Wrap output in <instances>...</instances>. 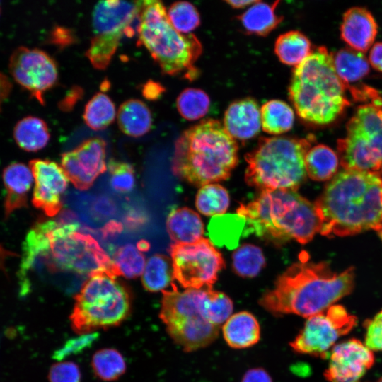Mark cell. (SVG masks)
<instances>
[{"label":"cell","instance_id":"cell-28","mask_svg":"<svg viewBox=\"0 0 382 382\" xmlns=\"http://www.w3.org/2000/svg\"><path fill=\"white\" fill-rule=\"evenodd\" d=\"M340 159L329 146L318 144L311 147L305 158L306 174L313 180L327 181L337 173Z\"/></svg>","mask_w":382,"mask_h":382},{"label":"cell","instance_id":"cell-25","mask_svg":"<svg viewBox=\"0 0 382 382\" xmlns=\"http://www.w3.org/2000/svg\"><path fill=\"white\" fill-rule=\"evenodd\" d=\"M279 1L272 4L257 1L238 18L248 33L265 36L274 30L282 17L276 14Z\"/></svg>","mask_w":382,"mask_h":382},{"label":"cell","instance_id":"cell-32","mask_svg":"<svg viewBox=\"0 0 382 382\" xmlns=\"http://www.w3.org/2000/svg\"><path fill=\"white\" fill-rule=\"evenodd\" d=\"M115 106L105 93H96L86 103L83 118L86 125L93 130H102L115 120Z\"/></svg>","mask_w":382,"mask_h":382},{"label":"cell","instance_id":"cell-15","mask_svg":"<svg viewBox=\"0 0 382 382\" xmlns=\"http://www.w3.org/2000/svg\"><path fill=\"white\" fill-rule=\"evenodd\" d=\"M8 69L13 80L42 105L45 93L58 80L55 61L38 48L17 47L10 56Z\"/></svg>","mask_w":382,"mask_h":382},{"label":"cell","instance_id":"cell-17","mask_svg":"<svg viewBox=\"0 0 382 382\" xmlns=\"http://www.w3.org/2000/svg\"><path fill=\"white\" fill-rule=\"evenodd\" d=\"M329 358L324 372L327 382H361L375 361L374 352L355 338L336 344Z\"/></svg>","mask_w":382,"mask_h":382},{"label":"cell","instance_id":"cell-23","mask_svg":"<svg viewBox=\"0 0 382 382\" xmlns=\"http://www.w3.org/2000/svg\"><path fill=\"white\" fill-rule=\"evenodd\" d=\"M168 233L178 244L193 243L202 238L204 225L197 213L187 207L173 209L166 221Z\"/></svg>","mask_w":382,"mask_h":382},{"label":"cell","instance_id":"cell-49","mask_svg":"<svg viewBox=\"0 0 382 382\" xmlns=\"http://www.w3.org/2000/svg\"><path fill=\"white\" fill-rule=\"evenodd\" d=\"M369 62L376 70L382 72V42L375 43L369 52Z\"/></svg>","mask_w":382,"mask_h":382},{"label":"cell","instance_id":"cell-35","mask_svg":"<svg viewBox=\"0 0 382 382\" xmlns=\"http://www.w3.org/2000/svg\"><path fill=\"white\" fill-rule=\"evenodd\" d=\"M230 203L228 192L219 184H208L198 190L195 205L205 216H214L226 212Z\"/></svg>","mask_w":382,"mask_h":382},{"label":"cell","instance_id":"cell-12","mask_svg":"<svg viewBox=\"0 0 382 382\" xmlns=\"http://www.w3.org/2000/svg\"><path fill=\"white\" fill-rule=\"evenodd\" d=\"M142 1H101L92 14L93 36L86 56L97 69H105L123 35L134 34L132 23L139 17Z\"/></svg>","mask_w":382,"mask_h":382},{"label":"cell","instance_id":"cell-6","mask_svg":"<svg viewBox=\"0 0 382 382\" xmlns=\"http://www.w3.org/2000/svg\"><path fill=\"white\" fill-rule=\"evenodd\" d=\"M347 90L336 73L332 54L321 46L295 67L289 93L301 118L315 125H328L349 105Z\"/></svg>","mask_w":382,"mask_h":382},{"label":"cell","instance_id":"cell-51","mask_svg":"<svg viewBox=\"0 0 382 382\" xmlns=\"http://www.w3.org/2000/svg\"><path fill=\"white\" fill-rule=\"evenodd\" d=\"M257 1H250V0H241V1H236V0H229L226 1V2L229 4L231 7L234 8H243L244 7L248 6L250 5H253L255 4Z\"/></svg>","mask_w":382,"mask_h":382},{"label":"cell","instance_id":"cell-1","mask_svg":"<svg viewBox=\"0 0 382 382\" xmlns=\"http://www.w3.org/2000/svg\"><path fill=\"white\" fill-rule=\"evenodd\" d=\"M354 284V267L335 272L325 262H313L303 253L264 293L259 304L274 316L295 314L308 318L326 311L350 294Z\"/></svg>","mask_w":382,"mask_h":382},{"label":"cell","instance_id":"cell-36","mask_svg":"<svg viewBox=\"0 0 382 382\" xmlns=\"http://www.w3.org/2000/svg\"><path fill=\"white\" fill-rule=\"evenodd\" d=\"M233 269L240 277L252 278L257 276L265 265L260 248L253 244H243L232 255Z\"/></svg>","mask_w":382,"mask_h":382},{"label":"cell","instance_id":"cell-8","mask_svg":"<svg viewBox=\"0 0 382 382\" xmlns=\"http://www.w3.org/2000/svg\"><path fill=\"white\" fill-rule=\"evenodd\" d=\"M313 138L261 137L257 146L245 156V180L263 190L296 191L306 177L305 158Z\"/></svg>","mask_w":382,"mask_h":382},{"label":"cell","instance_id":"cell-3","mask_svg":"<svg viewBox=\"0 0 382 382\" xmlns=\"http://www.w3.org/2000/svg\"><path fill=\"white\" fill-rule=\"evenodd\" d=\"M74 221L50 220L35 224L28 233L21 267L30 269L39 260L50 272L88 277L96 272L119 276L109 255L91 235L77 231Z\"/></svg>","mask_w":382,"mask_h":382},{"label":"cell","instance_id":"cell-52","mask_svg":"<svg viewBox=\"0 0 382 382\" xmlns=\"http://www.w3.org/2000/svg\"><path fill=\"white\" fill-rule=\"evenodd\" d=\"M376 382H382V377L380 378Z\"/></svg>","mask_w":382,"mask_h":382},{"label":"cell","instance_id":"cell-20","mask_svg":"<svg viewBox=\"0 0 382 382\" xmlns=\"http://www.w3.org/2000/svg\"><path fill=\"white\" fill-rule=\"evenodd\" d=\"M261 126L260 108L253 98L236 100L225 112L224 127L233 139H251L260 132Z\"/></svg>","mask_w":382,"mask_h":382},{"label":"cell","instance_id":"cell-19","mask_svg":"<svg viewBox=\"0 0 382 382\" xmlns=\"http://www.w3.org/2000/svg\"><path fill=\"white\" fill-rule=\"evenodd\" d=\"M377 31L374 16L365 8L352 7L344 13L340 35L350 48L363 53L366 52L372 46Z\"/></svg>","mask_w":382,"mask_h":382},{"label":"cell","instance_id":"cell-46","mask_svg":"<svg viewBox=\"0 0 382 382\" xmlns=\"http://www.w3.org/2000/svg\"><path fill=\"white\" fill-rule=\"evenodd\" d=\"M83 95V91L79 86H72L65 96L59 101V108L64 112L71 111Z\"/></svg>","mask_w":382,"mask_h":382},{"label":"cell","instance_id":"cell-45","mask_svg":"<svg viewBox=\"0 0 382 382\" xmlns=\"http://www.w3.org/2000/svg\"><path fill=\"white\" fill-rule=\"evenodd\" d=\"M48 41L59 48H64L76 42V36L70 28L62 26H55L51 30Z\"/></svg>","mask_w":382,"mask_h":382},{"label":"cell","instance_id":"cell-41","mask_svg":"<svg viewBox=\"0 0 382 382\" xmlns=\"http://www.w3.org/2000/svg\"><path fill=\"white\" fill-rule=\"evenodd\" d=\"M110 174V185L120 193H127L132 191L135 185L134 170L132 165L115 160L108 163Z\"/></svg>","mask_w":382,"mask_h":382},{"label":"cell","instance_id":"cell-44","mask_svg":"<svg viewBox=\"0 0 382 382\" xmlns=\"http://www.w3.org/2000/svg\"><path fill=\"white\" fill-rule=\"evenodd\" d=\"M98 333L91 332L81 334L79 336L70 339L54 354V358L61 360L69 355L81 352L86 348L91 346V345L97 340Z\"/></svg>","mask_w":382,"mask_h":382},{"label":"cell","instance_id":"cell-37","mask_svg":"<svg viewBox=\"0 0 382 382\" xmlns=\"http://www.w3.org/2000/svg\"><path fill=\"white\" fill-rule=\"evenodd\" d=\"M209 98L204 91L192 88L183 90L176 100L180 115L191 121L203 117L209 110Z\"/></svg>","mask_w":382,"mask_h":382},{"label":"cell","instance_id":"cell-16","mask_svg":"<svg viewBox=\"0 0 382 382\" xmlns=\"http://www.w3.org/2000/svg\"><path fill=\"white\" fill-rule=\"evenodd\" d=\"M105 141L92 137L62 154L61 163L68 179L80 190H88L106 170Z\"/></svg>","mask_w":382,"mask_h":382},{"label":"cell","instance_id":"cell-48","mask_svg":"<svg viewBox=\"0 0 382 382\" xmlns=\"http://www.w3.org/2000/svg\"><path fill=\"white\" fill-rule=\"evenodd\" d=\"M241 382H272V379L264 369L253 368L245 373Z\"/></svg>","mask_w":382,"mask_h":382},{"label":"cell","instance_id":"cell-10","mask_svg":"<svg viewBox=\"0 0 382 382\" xmlns=\"http://www.w3.org/2000/svg\"><path fill=\"white\" fill-rule=\"evenodd\" d=\"M207 288L163 290L160 318L174 342L185 352L195 351L212 344L219 328L210 323L203 313Z\"/></svg>","mask_w":382,"mask_h":382},{"label":"cell","instance_id":"cell-5","mask_svg":"<svg viewBox=\"0 0 382 382\" xmlns=\"http://www.w3.org/2000/svg\"><path fill=\"white\" fill-rule=\"evenodd\" d=\"M238 149L237 142L219 121L203 120L177 139L173 173L196 186L226 180L238 163Z\"/></svg>","mask_w":382,"mask_h":382},{"label":"cell","instance_id":"cell-40","mask_svg":"<svg viewBox=\"0 0 382 382\" xmlns=\"http://www.w3.org/2000/svg\"><path fill=\"white\" fill-rule=\"evenodd\" d=\"M167 15L173 27L183 34H189L200 24L198 11L187 1L173 3L168 8Z\"/></svg>","mask_w":382,"mask_h":382},{"label":"cell","instance_id":"cell-38","mask_svg":"<svg viewBox=\"0 0 382 382\" xmlns=\"http://www.w3.org/2000/svg\"><path fill=\"white\" fill-rule=\"evenodd\" d=\"M112 262L119 275L136 278L141 274L145 267V257L141 250L128 243L120 247L113 255Z\"/></svg>","mask_w":382,"mask_h":382},{"label":"cell","instance_id":"cell-26","mask_svg":"<svg viewBox=\"0 0 382 382\" xmlns=\"http://www.w3.org/2000/svg\"><path fill=\"white\" fill-rule=\"evenodd\" d=\"M16 144L28 152H35L47 146L50 134L47 123L35 116H26L20 120L13 128Z\"/></svg>","mask_w":382,"mask_h":382},{"label":"cell","instance_id":"cell-33","mask_svg":"<svg viewBox=\"0 0 382 382\" xmlns=\"http://www.w3.org/2000/svg\"><path fill=\"white\" fill-rule=\"evenodd\" d=\"M245 224V219L238 214L214 217L209 225L212 241L229 248L236 247Z\"/></svg>","mask_w":382,"mask_h":382},{"label":"cell","instance_id":"cell-11","mask_svg":"<svg viewBox=\"0 0 382 382\" xmlns=\"http://www.w3.org/2000/svg\"><path fill=\"white\" fill-rule=\"evenodd\" d=\"M346 136L337 141L344 170L382 174V98L360 105L347 124Z\"/></svg>","mask_w":382,"mask_h":382},{"label":"cell","instance_id":"cell-24","mask_svg":"<svg viewBox=\"0 0 382 382\" xmlns=\"http://www.w3.org/2000/svg\"><path fill=\"white\" fill-rule=\"evenodd\" d=\"M117 122L123 133L130 137H139L151 129L152 115L149 107L143 101L129 99L120 106Z\"/></svg>","mask_w":382,"mask_h":382},{"label":"cell","instance_id":"cell-39","mask_svg":"<svg viewBox=\"0 0 382 382\" xmlns=\"http://www.w3.org/2000/svg\"><path fill=\"white\" fill-rule=\"evenodd\" d=\"M233 303L224 293L207 288L203 301V313L212 324L220 327L232 315Z\"/></svg>","mask_w":382,"mask_h":382},{"label":"cell","instance_id":"cell-13","mask_svg":"<svg viewBox=\"0 0 382 382\" xmlns=\"http://www.w3.org/2000/svg\"><path fill=\"white\" fill-rule=\"evenodd\" d=\"M357 323L344 306L334 304L324 312L307 318L303 329L289 343L296 353L325 359L341 337Z\"/></svg>","mask_w":382,"mask_h":382},{"label":"cell","instance_id":"cell-43","mask_svg":"<svg viewBox=\"0 0 382 382\" xmlns=\"http://www.w3.org/2000/svg\"><path fill=\"white\" fill-rule=\"evenodd\" d=\"M364 344L372 352H382V310L364 323Z\"/></svg>","mask_w":382,"mask_h":382},{"label":"cell","instance_id":"cell-47","mask_svg":"<svg viewBox=\"0 0 382 382\" xmlns=\"http://www.w3.org/2000/svg\"><path fill=\"white\" fill-rule=\"evenodd\" d=\"M165 88L158 82L149 80L141 86V93L149 100H156L165 92Z\"/></svg>","mask_w":382,"mask_h":382},{"label":"cell","instance_id":"cell-7","mask_svg":"<svg viewBox=\"0 0 382 382\" xmlns=\"http://www.w3.org/2000/svg\"><path fill=\"white\" fill-rule=\"evenodd\" d=\"M137 31L138 45L146 47L163 74L189 80L197 77L194 64L202 53V45L195 35L179 33L173 27L161 1H142Z\"/></svg>","mask_w":382,"mask_h":382},{"label":"cell","instance_id":"cell-18","mask_svg":"<svg viewBox=\"0 0 382 382\" xmlns=\"http://www.w3.org/2000/svg\"><path fill=\"white\" fill-rule=\"evenodd\" d=\"M29 167L34 179L33 204L49 216L57 215L62 209V195L68 186V178L62 166L50 160L33 159Z\"/></svg>","mask_w":382,"mask_h":382},{"label":"cell","instance_id":"cell-29","mask_svg":"<svg viewBox=\"0 0 382 382\" xmlns=\"http://www.w3.org/2000/svg\"><path fill=\"white\" fill-rule=\"evenodd\" d=\"M274 52L282 63L296 66L312 52L311 44L302 33L291 30L277 37Z\"/></svg>","mask_w":382,"mask_h":382},{"label":"cell","instance_id":"cell-42","mask_svg":"<svg viewBox=\"0 0 382 382\" xmlns=\"http://www.w3.org/2000/svg\"><path fill=\"white\" fill-rule=\"evenodd\" d=\"M81 374L79 366L72 361L54 364L50 369V382H80Z\"/></svg>","mask_w":382,"mask_h":382},{"label":"cell","instance_id":"cell-34","mask_svg":"<svg viewBox=\"0 0 382 382\" xmlns=\"http://www.w3.org/2000/svg\"><path fill=\"white\" fill-rule=\"evenodd\" d=\"M91 366L95 374L101 380L111 381L120 378L126 370L125 360L115 349L105 348L93 354Z\"/></svg>","mask_w":382,"mask_h":382},{"label":"cell","instance_id":"cell-2","mask_svg":"<svg viewBox=\"0 0 382 382\" xmlns=\"http://www.w3.org/2000/svg\"><path fill=\"white\" fill-rule=\"evenodd\" d=\"M325 236H347L367 230L382 236V174L344 170L316 201Z\"/></svg>","mask_w":382,"mask_h":382},{"label":"cell","instance_id":"cell-50","mask_svg":"<svg viewBox=\"0 0 382 382\" xmlns=\"http://www.w3.org/2000/svg\"><path fill=\"white\" fill-rule=\"evenodd\" d=\"M12 90V83L9 78L0 71V111L4 102L8 98Z\"/></svg>","mask_w":382,"mask_h":382},{"label":"cell","instance_id":"cell-21","mask_svg":"<svg viewBox=\"0 0 382 382\" xmlns=\"http://www.w3.org/2000/svg\"><path fill=\"white\" fill-rule=\"evenodd\" d=\"M2 177L6 190L4 215L8 218L14 211L27 206L28 195L34 179L29 166L20 162L8 165Z\"/></svg>","mask_w":382,"mask_h":382},{"label":"cell","instance_id":"cell-27","mask_svg":"<svg viewBox=\"0 0 382 382\" xmlns=\"http://www.w3.org/2000/svg\"><path fill=\"white\" fill-rule=\"evenodd\" d=\"M332 58L336 73L347 88L369 72V62L364 54L350 47L338 50Z\"/></svg>","mask_w":382,"mask_h":382},{"label":"cell","instance_id":"cell-31","mask_svg":"<svg viewBox=\"0 0 382 382\" xmlns=\"http://www.w3.org/2000/svg\"><path fill=\"white\" fill-rule=\"evenodd\" d=\"M173 279L172 261L160 254H155L148 260L141 278L144 288L151 292L163 291Z\"/></svg>","mask_w":382,"mask_h":382},{"label":"cell","instance_id":"cell-53","mask_svg":"<svg viewBox=\"0 0 382 382\" xmlns=\"http://www.w3.org/2000/svg\"><path fill=\"white\" fill-rule=\"evenodd\" d=\"M0 13H1V6H0Z\"/></svg>","mask_w":382,"mask_h":382},{"label":"cell","instance_id":"cell-9","mask_svg":"<svg viewBox=\"0 0 382 382\" xmlns=\"http://www.w3.org/2000/svg\"><path fill=\"white\" fill-rule=\"evenodd\" d=\"M131 298L127 288L106 272L90 275L75 297L70 316L77 333H91L120 325L129 316Z\"/></svg>","mask_w":382,"mask_h":382},{"label":"cell","instance_id":"cell-30","mask_svg":"<svg viewBox=\"0 0 382 382\" xmlns=\"http://www.w3.org/2000/svg\"><path fill=\"white\" fill-rule=\"evenodd\" d=\"M262 129L270 134H280L291 129L294 122L292 108L285 102L271 100L260 108Z\"/></svg>","mask_w":382,"mask_h":382},{"label":"cell","instance_id":"cell-4","mask_svg":"<svg viewBox=\"0 0 382 382\" xmlns=\"http://www.w3.org/2000/svg\"><path fill=\"white\" fill-rule=\"evenodd\" d=\"M245 221L244 236L282 243L294 239L301 244L320 233L321 221L314 204L291 190H267L248 204L237 209Z\"/></svg>","mask_w":382,"mask_h":382},{"label":"cell","instance_id":"cell-14","mask_svg":"<svg viewBox=\"0 0 382 382\" xmlns=\"http://www.w3.org/2000/svg\"><path fill=\"white\" fill-rule=\"evenodd\" d=\"M173 277L186 289L212 287L225 266L219 251L207 238L170 246Z\"/></svg>","mask_w":382,"mask_h":382},{"label":"cell","instance_id":"cell-22","mask_svg":"<svg viewBox=\"0 0 382 382\" xmlns=\"http://www.w3.org/2000/svg\"><path fill=\"white\" fill-rule=\"evenodd\" d=\"M224 338L233 349L253 346L260 338V327L255 316L248 311H240L231 316L222 327Z\"/></svg>","mask_w":382,"mask_h":382}]
</instances>
